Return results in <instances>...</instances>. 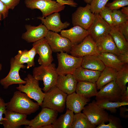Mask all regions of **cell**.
<instances>
[{
  "label": "cell",
  "mask_w": 128,
  "mask_h": 128,
  "mask_svg": "<svg viewBox=\"0 0 128 128\" xmlns=\"http://www.w3.org/2000/svg\"><path fill=\"white\" fill-rule=\"evenodd\" d=\"M40 105L33 101L25 93L19 91H15L10 101L6 103V109L27 115L34 113Z\"/></svg>",
  "instance_id": "obj_1"
},
{
  "label": "cell",
  "mask_w": 128,
  "mask_h": 128,
  "mask_svg": "<svg viewBox=\"0 0 128 128\" xmlns=\"http://www.w3.org/2000/svg\"><path fill=\"white\" fill-rule=\"evenodd\" d=\"M32 76L36 79L43 82L44 87L42 89L46 93L56 85L58 75L56 71L55 65L51 63L48 65H41L34 68Z\"/></svg>",
  "instance_id": "obj_2"
},
{
  "label": "cell",
  "mask_w": 128,
  "mask_h": 128,
  "mask_svg": "<svg viewBox=\"0 0 128 128\" xmlns=\"http://www.w3.org/2000/svg\"><path fill=\"white\" fill-rule=\"evenodd\" d=\"M41 107L62 112L64 110L67 94L61 91L55 85L46 92Z\"/></svg>",
  "instance_id": "obj_3"
},
{
  "label": "cell",
  "mask_w": 128,
  "mask_h": 128,
  "mask_svg": "<svg viewBox=\"0 0 128 128\" xmlns=\"http://www.w3.org/2000/svg\"><path fill=\"white\" fill-rule=\"evenodd\" d=\"M58 66L56 68L58 75L72 74L74 71L81 66L82 57H78L62 52L57 54Z\"/></svg>",
  "instance_id": "obj_4"
},
{
  "label": "cell",
  "mask_w": 128,
  "mask_h": 128,
  "mask_svg": "<svg viewBox=\"0 0 128 128\" xmlns=\"http://www.w3.org/2000/svg\"><path fill=\"white\" fill-rule=\"evenodd\" d=\"M26 82L24 85L19 84L16 87L18 90L26 94L30 98L36 101L40 106H41L45 95L39 87V81L32 75L28 74L24 79Z\"/></svg>",
  "instance_id": "obj_5"
},
{
  "label": "cell",
  "mask_w": 128,
  "mask_h": 128,
  "mask_svg": "<svg viewBox=\"0 0 128 128\" xmlns=\"http://www.w3.org/2000/svg\"><path fill=\"white\" fill-rule=\"evenodd\" d=\"M24 3L29 9L40 10L44 18L54 13L61 11L65 7V5L52 0H25Z\"/></svg>",
  "instance_id": "obj_6"
},
{
  "label": "cell",
  "mask_w": 128,
  "mask_h": 128,
  "mask_svg": "<svg viewBox=\"0 0 128 128\" xmlns=\"http://www.w3.org/2000/svg\"><path fill=\"white\" fill-rule=\"evenodd\" d=\"M82 111L90 123L96 126L108 121V113L99 106L94 100L85 106Z\"/></svg>",
  "instance_id": "obj_7"
},
{
  "label": "cell",
  "mask_w": 128,
  "mask_h": 128,
  "mask_svg": "<svg viewBox=\"0 0 128 128\" xmlns=\"http://www.w3.org/2000/svg\"><path fill=\"white\" fill-rule=\"evenodd\" d=\"M69 53L73 56L82 57L87 55H98L101 53L96 42L88 35L81 42L73 45Z\"/></svg>",
  "instance_id": "obj_8"
},
{
  "label": "cell",
  "mask_w": 128,
  "mask_h": 128,
  "mask_svg": "<svg viewBox=\"0 0 128 128\" xmlns=\"http://www.w3.org/2000/svg\"><path fill=\"white\" fill-rule=\"evenodd\" d=\"M94 14L90 10V4L85 7L79 6L72 14V22L74 26H79L87 30L92 23Z\"/></svg>",
  "instance_id": "obj_9"
},
{
  "label": "cell",
  "mask_w": 128,
  "mask_h": 128,
  "mask_svg": "<svg viewBox=\"0 0 128 128\" xmlns=\"http://www.w3.org/2000/svg\"><path fill=\"white\" fill-rule=\"evenodd\" d=\"M45 38L54 52L69 53L73 45L67 38L51 31H48Z\"/></svg>",
  "instance_id": "obj_10"
},
{
  "label": "cell",
  "mask_w": 128,
  "mask_h": 128,
  "mask_svg": "<svg viewBox=\"0 0 128 128\" xmlns=\"http://www.w3.org/2000/svg\"><path fill=\"white\" fill-rule=\"evenodd\" d=\"M58 112L47 108H44L33 119L29 120L28 125L26 128H42L52 124L57 118Z\"/></svg>",
  "instance_id": "obj_11"
},
{
  "label": "cell",
  "mask_w": 128,
  "mask_h": 128,
  "mask_svg": "<svg viewBox=\"0 0 128 128\" xmlns=\"http://www.w3.org/2000/svg\"><path fill=\"white\" fill-rule=\"evenodd\" d=\"M10 69L9 73L5 78L0 80V83L5 89L14 84H25L26 81L21 79L19 74V71L21 69H25L26 66L23 64H19L14 61V58L10 60Z\"/></svg>",
  "instance_id": "obj_12"
},
{
  "label": "cell",
  "mask_w": 128,
  "mask_h": 128,
  "mask_svg": "<svg viewBox=\"0 0 128 128\" xmlns=\"http://www.w3.org/2000/svg\"><path fill=\"white\" fill-rule=\"evenodd\" d=\"M122 92L115 81H112L104 86L98 91L96 100H105L112 102L120 101Z\"/></svg>",
  "instance_id": "obj_13"
},
{
  "label": "cell",
  "mask_w": 128,
  "mask_h": 128,
  "mask_svg": "<svg viewBox=\"0 0 128 128\" xmlns=\"http://www.w3.org/2000/svg\"><path fill=\"white\" fill-rule=\"evenodd\" d=\"M39 57L38 62L41 65L50 64L53 60L52 51L46 39L44 37L32 44Z\"/></svg>",
  "instance_id": "obj_14"
},
{
  "label": "cell",
  "mask_w": 128,
  "mask_h": 128,
  "mask_svg": "<svg viewBox=\"0 0 128 128\" xmlns=\"http://www.w3.org/2000/svg\"><path fill=\"white\" fill-rule=\"evenodd\" d=\"M94 14V20L87 30L89 35L95 41L97 38L110 34L112 27L101 17L99 14Z\"/></svg>",
  "instance_id": "obj_15"
},
{
  "label": "cell",
  "mask_w": 128,
  "mask_h": 128,
  "mask_svg": "<svg viewBox=\"0 0 128 128\" xmlns=\"http://www.w3.org/2000/svg\"><path fill=\"white\" fill-rule=\"evenodd\" d=\"M37 18L41 21L48 30L56 33L60 32L70 24L67 21L64 23L62 22L60 14L58 12L53 13L44 18L39 16Z\"/></svg>",
  "instance_id": "obj_16"
},
{
  "label": "cell",
  "mask_w": 128,
  "mask_h": 128,
  "mask_svg": "<svg viewBox=\"0 0 128 128\" xmlns=\"http://www.w3.org/2000/svg\"><path fill=\"white\" fill-rule=\"evenodd\" d=\"M5 119L0 122L4 128H18L23 125H28L27 115L6 109L4 114Z\"/></svg>",
  "instance_id": "obj_17"
},
{
  "label": "cell",
  "mask_w": 128,
  "mask_h": 128,
  "mask_svg": "<svg viewBox=\"0 0 128 128\" xmlns=\"http://www.w3.org/2000/svg\"><path fill=\"white\" fill-rule=\"evenodd\" d=\"M25 27L26 31L21 37L28 43H34L45 37L49 30L42 23L37 26L26 25Z\"/></svg>",
  "instance_id": "obj_18"
},
{
  "label": "cell",
  "mask_w": 128,
  "mask_h": 128,
  "mask_svg": "<svg viewBox=\"0 0 128 128\" xmlns=\"http://www.w3.org/2000/svg\"><path fill=\"white\" fill-rule=\"evenodd\" d=\"M90 100L74 92L68 95L66 101L67 109L75 114L81 112Z\"/></svg>",
  "instance_id": "obj_19"
},
{
  "label": "cell",
  "mask_w": 128,
  "mask_h": 128,
  "mask_svg": "<svg viewBox=\"0 0 128 128\" xmlns=\"http://www.w3.org/2000/svg\"><path fill=\"white\" fill-rule=\"evenodd\" d=\"M60 32L61 35L69 39L73 45L80 43L89 35L87 30L78 25Z\"/></svg>",
  "instance_id": "obj_20"
},
{
  "label": "cell",
  "mask_w": 128,
  "mask_h": 128,
  "mask_svg": "<svg viewBox=\"0 0 128 128\" xmlns=\"http://www.w3.org/2000/svg\"><path fill=\"white\" fill-rule=\"evenodd\" d=\"M78 82L72 74L59 75L55 86L67 95L75 92Z\"/></svg>",
  "instance_id": "obj_21"
},
{
  "label": "cell",
  "mask_w": 128,
  "mask_h": 128,
  "mask_svg": "<svg viewBox=\"0 0 128 128\" xmlns=\"http://www.w3.org/2000/svg\"><path fill=\"white\" fill-rule=\"evenodd\" d=\"M100 53H110L119 55L120 53L111 35L107 34L97 38L95 41Z\"/></svg>",
  "instance_id": "obj_22"
},
{
  "label": "cell",
  "mask_w": 128,
  "mask_h": 128,
  "mask_svg": "<svg viewBox=\"0 0 128 128\" xmlns=\"http://www.w3.org/2000/svg\"><path fill=\"white\" fill-rule=\"evenodd\" d=\"M101 72L99 71L85 68L80 66L74 71L72 75L78 82L87 81L96 82Z\"/></svg>",
  "instance_id": "obj_23"
},
{
  "label": "cell",
  "mask_w": 128,
  "mask_h": 128,
  "mask_svg": "<svg viewBox=\"0 0 128 128\" xmlns=\"http://www.w3.org/2000/svg\"><path fill=\"white\" fill-rule=\"evenodd\" d=\"M96 82L80 81L78 82L76 92L87 98L96 96L97 92Z\"/></svg>",
  "instance_id": "obj_24"
},
{
  "label": "cell",
  "mask_w": 128,
  "mask_h": 128,
  "mask_svg": "<svg viewBox=\"0 0 128 128\" xmlns=\"http://www.w3.org/2000/svg\"><path fill=\"white\" fill-rule=\"evenodd\" d=\"M81 66L86 69L101 72L105 67L97 55H87L82 57Z\"/></svg>",
  "instance_id": "obj_25"
},
{
  "label": "cell",
  "mask_w": 128,
  "mask_h": 128,
  "mask_svg": "<svg viewBox=\"0 0 128 128\" xmlns=\"http://www.w3.org/2000/svg\"><path fill=\"white\" fill-rule=\"evenodd\" d=\"M105 67L114 69L117 71L121 69L124 64L117 55L110 53H101L98 55Z\"/></svg>",
  "instance_id": "obj_26"
},
{
  "label": "cell",
  "mask_w": 128,
  "mask_h": 128,
  "mask_svg": "<svg viewBox=\"0 0 128 128\" xmlns=\"http://www.w3.org/2000/svg\"><path fill=\"white\" fill-rule=\"evenodd\" d=\"M117 71L111 67H105L101 72L100 75L96 82L97 90H100L109 82L115 81Z\"/></svg>",
  "instance_id": "obj_27"
},
{
  "label": "cell",
  "mask_w": 128,
  "mask_h": 128,
  "mask_svg": "<svg viewBox=\"0 0 128 128\" xmlns=\"http://www.w3.org/2000/svg\"><path fill=\"white\" fill-rule=\"evenodd\" d=\"M110 34L112 37L120 54L128 52V41L117 27H111Z\"/></svg>",
  "instance_id": "obj_28"
},
{
  "label": "cell",
  "mask_w": 128,
  "mask_h": 128,
  "mask_svg": "<svg viewBox=\"0 0 128 128\" xmlns=\"http://www.w3.org/2000/svg\"><path fill=\"white\" fill-rule=\"evenodd\" d=\"M74 112L67 109L66 112L61 115L52 124L53 128H71Z\"/></svg>",
  "instance_id": "obj_29"
},
{
  "label": "cell",
  "mask_w": 128,
  "mask_h": 128,
  "mask_svg": "<svg viewBox=\"0 0 128 128\" xmlns=\"http://www.w3.org/2000/svg\"><path fill=\"white\" fill-rule=\"evenodd\" d=\"M86 115L80 112L74 114L71 128H94Z\"/></svg>",
  "instance_id": "obj_30"
},
{
  "label": "cell",
  "mask_w": 128,
  "mask_h": 128,
  "mask_svg": "<svg viewBox=\"0 0 128 128\" xmlns=\"http://www.w3.org/2000/svg\"><path fill=\"white\" fill-rule=\"evenodd\" d=\"M115 82L123 93L126 90L128 82V64H124L122 68L117 71Z\"/></svg>",
  "instance_id": "obj_31"
},
{
  "label": "cell",
  "mask_w": 128,
  "mask_h": 128,
  "mask_svg": "<svg viewBox=\"0 0 128 128\" xmlns=\"http://www.w3.org/2000/svg\"><path fill=\"white\" fill-rule=\"evenodd\" d=\"M96 104L102 108L109 110L111 113H115L116 108L128 105V102L122 101L112 102L102 99L96 100Z\"/></svg>",
  "instance_id": "obj_32"
},
{
  "label": "cell",
  "mask_w": 128,
  "mask_h": 128,
  "mask_svg": "<svg viewBox=\"0 0 128 128\" xmlns=\"http://www.w3.org/2000/svg\"><path fill=\"white\" fill-rule=\"evenodd\" d=\"M108 121L109 123L105 124L103 122L96 127V128H122L121 121L118 117L112 115H109Z\"/></svg>",
  "instance_id": "obj_33"
},
{
  "label": "cell",
  "mask_w": 128,
  "mask_h": 128,
  "mask_svg": "<svg viewBox=\"0 0 128 128\" xmlns=\"http://www.w3.org/2000/svg\"><path fill=\"white\" fill-rule=\"evenodd\" d=\"M112 16L114 26L118 27L128 21V16L123 14L120 10H112Z\"/></svg>",
  "instance_id": "obj_34"
},
{
  "label": "cell",
  "mask_w": 128,
  "mask_h": 128,
  "mask_svg": "<svg viewBox=\"0 0 128 128\" xmlns=\"http://www.w3.org/2000/svg\"><path fill=\"white\" fill-rule=\"evenodd\" d=\"M109 0H92L90 4V10L94 14H99L105 6Z\"/></svg>",
  "instance_id": "obj_35"
},
{
  "label": "cell",
  "mask_w": 128,
  "mask_h": 128,
  "mask_svg": "<svg viewBox=\"0 0 128 128\" xmlns=\"http://www.w3.org/2000/svg\"><path fill=\"white\" fill-rule=\"evenodd\" d=\"M14 58L15 62L18 64H27L30 60L28 50H18L17 54Z\"/></svg>",
  "instance_id": "obj_36"
},
{
  "label": "cell",
  "mask_w": 128,
  "mask_h": 128,
  "mask_svg": "<svg viewBox=\"0 0 128 128\" xmlns=\"http://www.w3.org/2000/svg\"><path fill=\"white\" fill-rule=\"evenodd\" d=\"M101 17L111 27H114L112 10L105 6L99 14Z\"/></svg>",
  "instance_id": "obj_37"
},
{
  "label": "cell",
  "mask_w": 128,
  "mask_h": 128,
  "mask_svg": "<svg viewBox=\"0 0 128 128\" xmlns=\"http://www.w3.org/2000/svg\"><path fill=\"white\" fill-rule=\"evenodd\" d=\"M128 5V0H114L107 4L105 6L113 10H118L121 8Z\"/></svg>",
  "instance_id": "obj_38"
},
{
  "label": "cell",
  "mask_w": 128,
  "mask_h": 128,
  "mask_svg": "<svg viewBox=\"0 0 128 128\" xmlns=\"http://www.w3.org/2000/svg\"><path fill=\"white\" fill-rule=\"evenodd\" d=\"M28 52L30 60L28 63L27 64L26 66L27 69L34 66V57L37 54L35 48L33 47L30 50H28Z\"/></svg>",
  "instance_id": "obj_39"
},
{
  "label": "cell",
  "mask_w": 128,
  "mask_h": 128,
  "mask_svg": "<svg viewBox=\"0 0 128 128\" xmlns=\"http://www.w3.org/2000/svg\"><path fill=\"white\" fill-rule=\"evenodd\" d=\"M21 0H0L9 9L13 10L19 3Z\"/></svg>",
  "instance_id": "obj_40"
},
{
  "label": "cell",
  "mask_w": 128,
  "mask_h": 128,
  "mask_svg": "<svg viewBox=\"0 0 128 128\" xmlns=\"http://www.w3.org/2000/svg\"><path fill=\"white\" fill-rule=\"evenodd\" d=\"M117 27L128 41V21Z\"/></svg>",
  "instance_id": "obj_41"
},
{
  "label": "cell",
  "mask_w": 128,
  "mask_h": 128,
  "mask_svg": "<svg viewBox=\"0 0 128 128\" xmlns=\"http://www.w3.org/2000/svg\"><path fill=\"white\" fill-rule=\"evenodd\" d=\"M9 10L4 4L0 1V21L3 20L8 16Z\"/></svg>",
  "instance_id": "obj_42"
},
{
  "label": "cell",
  "mask_w": 128,
  "mask_h": 128,
  "mask_svg": "<svg viewBox=\"0 0 128 128\" xmlns=\"http://www.w3.org/2000/svg\"><path fill=\"white\" fill-rule=\"evenodd\" d=\"M6 103L0 96V122L5 119L3 117V114L5 113L6 110Z\"/></svg>",
  "instance_id": "obj_43"
},
{
  "label": "cell",
  "mask_w": 128,
  "mask_h": 128,
  "mask_svg": "<svg viewBox=\"0 0 128 128\" xmlns=\"http://www.w3.org/2000/svg\"><path fill=\"white\" fill-rule=\"evenodd\" d=\"M56 1L59 3L63 5H67L71 7H76L78 5V4L75 2L73 0H56Z\"/></svg>",
  "instance_id": "obj_44"
},
{
  "label": "cell",
  "mask_w": 128,
  "mask_h": 128,
  "mask_svg": "<svg viewBox=\"0 0 128 128\" xmlns=\"http://www.w3.org/2000/svg\"><path fill=\"white\" fill-rule=\"evenodd\" d=\"M125 106H121L120 108L119 115L120 117L123 118H127L128 117V109Z\"/></svg>",
  "instance_id": "obj_45"
},
{
  "label": "cell",
  "mask_w": 128,
  "mask_h": 128,
  "mask_svg": "<svg viewBox=\"0 0 128 128\" xmlns=\"http://www.w3.org/2000/svg\"><path fill=\"white\" fill-rule=\"evenodd\" d=\"M121 61L124 64L128 63V52L120 54L118 56Z\"/></svg>",
  "instance_id": "obj_46"
},
{
  "label": "cell",
  "mask_w": 128,
  "mask_h": 128,
  "mask_svg": "<svg viewBox=\"0 0 128 128\" xmlns=\"http://www.w3.org/2000/svg\"><path fill=\"white\" fill-rule=\"evenodd\" d=\"M120 101L128 102V86H127L126 90L122 93Z\"/></svg>",
  "instance_id": "obj_47"
},
{
  "label": "cell",
  "mask_w": 128,
  "mask_h": 128,
  "mask_svg": "<svg viewBox=\"0 0 128 128\" xmlns=\"http://www.w3.org/2000/svg\"><path fill=\"white\" fill-rule=\"evenodd\" d=\"M120 11L123 14L128 16V6H125L122 7V9Z\"/></svg>",
  "instance_id": "obj_48"
},
{
  "label": "cell",
  "mask_w": 128,
  "mask_h": 128,
  "mask_svg": "<svg viewBox=\"0 0 128 128\" xmlns=\"http://www.w3.org/2000/svg\"><path fill=\"white\" fill-rule=\"evenodd\" d=\"M92 0H83L87 4H90Z\"/></svg>",
  "instance_id": "obj_49"
},
{
  "label": "cell",
  "mask_w": 128,
  "mask_h": 128,
  "mask_svg": "<svg viewBox=\"0 0 128 128\" xmlns=\"http://www.w3.org/2000/svg\"><path fill=\"white\" fill-rule=\"evenodd\" d=\"M2 64L0 63V71L2 69Z\"/></svg>",
  "instance_id": "obj_50"
}]
</instances>
